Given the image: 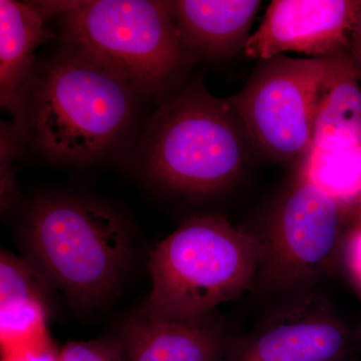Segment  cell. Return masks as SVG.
Returning <instances> with one entry per match:
<instances>
[{
  "label": "cell",
  "instance_id": "1",
  "mask_svg": "<svg viewBox=\"0 0 361 361\" xmlns=\"http://www.w3.org/2000/svg\"><path fill=\"white\" fill-rule=\"evenodd\" d=\"M140 97L115 73L63 47L28 85L26 142L54 165L94 163L125 139Z\"/></svg>",
  "mask_w": 361,
  "mask_h": 361
},
{
  "label": "cell",
  "instance_id": "2",
  "mask_svg": "<svg viewBox=\"0 0 361 361\" xmlns=\"http://www.w3.org/2000/svg\"><path fill=\"white\" fill-rule=\"evenodd\" d=\"M26 259L84 314L115 298L133 258L132 234L120 214L65 195L35 199L21 225Z\"/></svg>",
  "mask_w": 361,
  "mask_h": 361
},
{
  "label": "cell",
  "instance_id": "3",
  "mask_svg": "<svg viewBox=\"0 0 361 361\" xmlns=\"http://www.w3.org/2000/svg\"><path fill=\"white\" fill-rule=\"evenodd\" d=\"M261 254L256 233L223 216H193L152 252V289L140 312L173 322L209 317L254 287Z\"/></svg>",
  "mask_w": 361,
  "mask_h": 361
},
{
  "label": "cell",
  "instance_id": "4",
  "mask_svg": "<svg viewBox=\"0 0 361 361\" xmlns=\"http://www.w3.org/2000/svg\"><path fill=\"white\" fill-rule=\"evenodd\" d=\"M141 148L145 171L158 186L208 196L238 179L253 147L227 99L195 80L153 114Z\"/></svg>",
  "mask_w": 361,
  "mask_h": 361
},
{
  "label": "cell",
  "instance_id": "5",
  "mask_svg": "<svg viewBox=\"0 0 361 361\" xmlns=\"http://www.w3.org/2000/svg\"><path fill=\"white\" fill-rule=\"evenodd\" d=\"M56 18L63 49L115 73L140 96H161L195 61L168 1H68Z\"/></svg>",
  "mask_w": 361,
  "mask_h": 361
},
{
  "label": "cell",
  "instance_id": "6",
  "mask_svg": "<svg viewBox=\"0 0 361 361\" xmlns=\"http://www.w3.org/2000/svg\"><path fill=\"white\" fill-rule=\"evenodd\" d=\"M348 208L299 175L257 234L254 286L281 298L314 289L341 254Z\"/></svg>",
  "mask_w": 361,
  "mask_h": 361
},
{
  "label": "cell",
  "instance_id": "7",
  "mask_svg": "<svg viewBox=\"0 0 361 361\" xmlns=\"http://www.w3.org/2000/svg\"><path fill=\"white\" fill-rule=\"evenodd\" d=\"M327 66L329 58L260 61L245 87L227 99L252 147L268 160L295 161L310 152Z\"/></svg>",
  "mask_w": 361,
  "mask_h": 361
},
{
  "label": "cell",
  "instance_id": "8",
  "mask_svg": "<svg viewBox=\"0 0 361 361\" xmlns=\"http://www.w3.org/2000/svg\"><path fill=\"white\" fill-rule=\"evenodd\" d=\"M351 344V330L334 304L310 289L283 297L233 341L226 361H345Z\"/></svg>",
  "mask_w": 361,
  "mask_h": 361
},
{
  "label": "cell",
  "instance_id": "9",
  "mask_svg": "<svg viewBox=\"0 0 361 361\" xmlns=\"http://www.w3.org/2000/svg\"><path fill=\"white\" fill-rule=\"evenodd\" d=\"M360 0H274L244 49L266 61L288 52L310 59L348 51Z\"/></svg>",
  "mask_w": 361,
  "mask_h": 361
},
{
  "label": "cell",
  "instance_id": "10",
  "mask_svg": "<svg viewBox=\"0 0 361 361\" xmlns=\"http://www.w3.org/2000/svg\"><path fill=\"white\" fill-rule=\"evenodd\" d=\"M54 1H0V103L11 122L23 129L26 92L35 68V52L56 35L47 23L56 18Z\"/></svg>",
  "mask_w": 361,
  "mask_h": 361
},
{
  "label": "cell",
  "instance_id": "11",
  "mask_svg": "<svg viewBox=\"0 0 361 361\" xmlns=\"http://www.w3.org/2000/svg\"><path fill=\"white\" fill-rule=\"evenodd\" d=\"M125 361H226L232 339L210 318L158 319L139 312L120 337Z\"/></svg>",
  "mask_w": 361,
  "mask_h": 361
},
{
  "label": "cell",
  "instance_id": "12",
  "mask_svg": "<svg viewBox=\"0 0 361 361\" xmlns=\"http://www.w3.org/2000/svg\"><path fill=\"white\" fill-rule=\"evenodd\" d=\"M168 6L189 54L195 59L222 61L244 51L262 2L175 0Z\"/></svg>",
  "mask_w": 361,
  "mask_h": 361
},
{
  "label": "cell",
  "instance_id": "13",
  "mask_svg": "<svg viewBox=\"0 0 361 361\" xmlns=\"http://www.w3.org/2000/svg\"><path fill=\"white\" fill-rule=\"evenodd\" d=\"M312 147H361V73L349 51L329 56L316 104Z\"/></svg>",
  "mask_w": 361,
  "mask_h": 361
},
{
  "label": "cell",
  "instance_id": "14",
  "mask_svg": "<svg viewBox=\"0 0 361 361\" xmlns=\"http://www.w3.org/2000/svg\"><path fill=\"white\" fill-rule=\"evenodd\" d=\"M299 175L342 205H358L361 200V147H311L303 158Z\"/></svg>",
  "mask_w": 361,
  "mask_h": 361
},
{
  "label": "cell",
  "instance_id": "15",
  "mask_svg": "<svg viewBox=\"0 0 361 361\" xmlns=\"http://www.w3.org/2000/svg\"><path fill=\"white\" fill-rule=\"evenodd\" d=\"M54 287L26 258L6 251L0 256V306L42 301L49 304Z\"/></svg>",
  "mask_w": 361,
  "mask_h": 361
},
{
  "label": "cell",
  "instance_id": "16",
  "mask_svg": "<svg viewBox=\"0 0 361 361\" xmlns=\"http://www.w3.org/2000/svg\"><path fill=\"white\" fill-rule=\"evenodd\" d=\"M25 132L13 122H2L0 130V173H1V207L6 210L18 200L14 165L25 149Z\"/></svg>",
  "mask_w": 361,
  "mask_h": 361
},
{
  "label": "cell",
  "instance_id": "17",
  "mask_svg": "<svg viewBox=\"0 0 361 361\" xmlns=\"http://www.w3.org/2000/svg\"><path fill=\"white\" fill-rule=\"evenodd\" d=\"M58 361H125L118 339L68 342L59 351Z\"/></svg>",
  "mask_w": 361,
  "mask_h": 361
},
{
  "label": "cell",
  "instance_id": "18",
  "mask_svg": "<svg viewBox=\"0 0 361 361\" xmlns=\"http://www.w3.org/2000/svg\"><path fill=\"white\" fill-rule=\"evenodd\" d=\"M341 256L346 272L361 292V222L349 232L342 245Z\"/></svg>",
  "mask_w": 361,
  "mask_h": 361
},
{
  "label": "cell",
  "instance_id": "19",
  "mask_svg": "<svg viewBox=\"0 0 361 361\" xmlns=\"http://www.w3.org/2000/svg\"><path fill=\"white\" fill-rule=\"evenodd\" d=\"M59 353L47 343V339L32 342L6 351V361H58Z\"/></svg>",
  "mask_w": 361,
  "mask_h": 361
},
{
  "label": "cell",
  "instance_id": "20",
  "mask_svg": "<svg viewBox=\"0 0 361 361\" xmlns=\"http://www.w3.org/2000/svg\"><path fill=\"white\" fill-rule=\"evenodd\" d=\"M348 51L361 73V0L355 26H353V32H351Z\"/></svg>",
  "mask_w": 361,
  "mask_h": 361
},
{
  "label": "cell",
  "instance_id": "21",
  "mask_svg": "<svg viewBox=\"0 0 361 361\" xmlns=\"http://www.w3.org/2000/svg\"><path fill=\"white\" fill-rule=\"evenodd\" d=\"M358 206H360V220L358 221H360L361 222V200L360 202V204H358Z\"/></svg>",
  "mask_w": 361,
  "mask_h": 361
}]
</instances>
